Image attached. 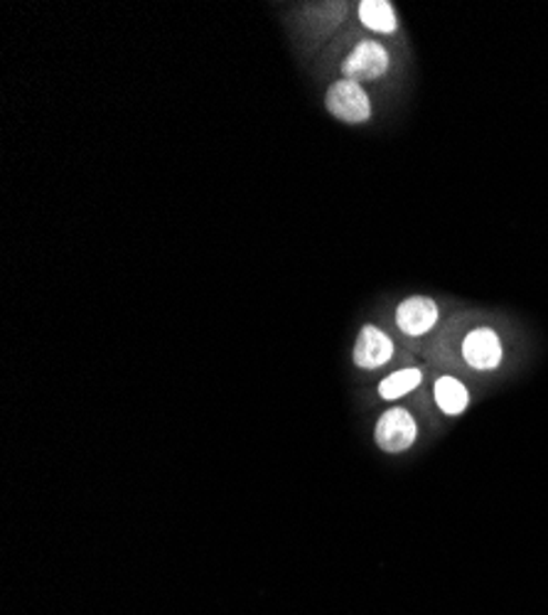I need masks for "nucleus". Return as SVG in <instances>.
I'll use <instances>...</instances> for the list:
<instances>
[{
  "instance_id": "nucleus-5",
  "label": "nucleus",
  "mask_w": 548,
  "mask_h": 615,
  "mask_svg": "<svg viewBox=\"0 0 548 615\" xmlns=\"http://www.w3.org/2000/svg\"><path fill=\"white\" fill-rule=\"evenodd\" d=\"M438 318V304L428 296H411L401 300L396 308V328L404 332L406 338H423V335H428L435 328Z\"/></svg>"
},
{
  "instance_id": "nucleus-9",
  "label": "nucleus",
  "mask_w": 548,
  "mask_h": 615,
  "mask_svg": "<svg viewBox=\"0 0 548 615\" xmlns=\"http://www.w3.org/2000/svg\"><path fill=\"white\" fill-rule=\"evenodd\" d=\"M360 20L364 28L382 32V35H394L399 28L394 6L386 3V0H364L360 3Z\"/></svg>"
},
{
  "instance_id": "nucleus-4",
  "label": "nucleus",
  "mask_w": 548,
  "mask_h": 615,
  "mask_svg": "<svg viewBox=\"0 0 548 615\" xmlns=\"http://www.w3.org/2000/svg\"><path fill=\"white\" fill-rule=\"evenodd\" d=\"M389 64H391V58L384 44L366 40L356 44V48L350 52V58L344 60L342 74L344 80L356 84L374 82L389 72Z\"/></svg>"
},
{
  "instance_id": "nucleus-6",
  "label": "nucleus",
  "mask_w": 548,
  "mask_h": 615,
  "mask_svg": "<svg viewBox=\"0 0 548 615\" xmlns=\"http://www.w3.org/2000/svg\"><path fill=\"white\" fill-rule=\"evenodd\" d=\"M354 365L360 369H379L394 357V340L376 326H364L354 342Z\"/></svg>"
},
{
  "instance_id": "nucleus-2",
  "label": "nucleus",
  "mask_w": 548,
  "mask_h": 615,
  "mask_svg": "<svg viewBox=\"0 0 548 615\" xmlns=\"http://www.w3.org/2000/svg\"><path fill=\"white\" fill-rule=\"evenodd\" d=\"M463 360L475 372H495L505 362V345L495 328L479 326L469 330L461 345Z\"/></svg>"
},
{
  "instance_id": "nucleus-3",
  "label": "nucleus",
  "mask_w": 548,
  "mask_h": 615,
  "mask_svg": "<svg viewBox=\"0 0 548 615\" xmlns=\"http://www.w3.org/2000/svg\"><path fill=\"white\" fill-rule=\"evenodd\" d=\"M328 111L344 123H364L372 119V102H369V94L364 92L362 84L340 80L330 86V92L325 96Z\"/></svg>"
},
{
  "instance_id": "nucleus-8",
  "label": "nucleus",
  "mask_w": 548,
  "mask_h": 615,
  "mask_svg": "<svg viewBox=\"0 0 548 615\" xmlns=\"http://www.w3.org/2000/svg\"><path fill=\"white\" fill-rule=\"evenodd\" d=\"M423 382V372L418 367H406V369H396L389 377H384L379 382V397L384 401H396L409 397L413 389H418Z\"/></svg>"
},
{
  "instance_id": "nucleus-1",
  "label": "nucleus",
  "mask_w": 548,
  "mask_h": 615,
  "mask_svg": "<svg viewBox=\"0 0 548 615\" xmlns=\"http://www.w3.org/2000/svg\"><path fill=\"white\" fill-rule=\"evenodd\" d=\"M418 439V421L404 407H389L376 421L374 441L384 453H404Z\"/></svg>"
},
{
  "instance_id": "nucleus-7",
  "label": "nucleus",
  "mask_w": 548,
  "mask_h": 615,
  "mask_svg": "<svg viewBox=\"0 0 548 615\" xmlns=\"http://www.w3.org/2000/svg\"><path fill=\"white\" fill-rule=\"evenodd\" d=\"M433 399L445 417H461L469 407V389L457 377H438L433 385Z\"/></svg>"
}]
</instances>
